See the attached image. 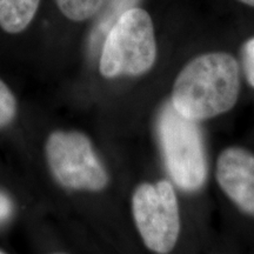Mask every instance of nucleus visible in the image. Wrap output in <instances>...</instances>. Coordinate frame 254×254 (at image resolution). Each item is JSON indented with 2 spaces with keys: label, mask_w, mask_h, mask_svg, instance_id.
<instances>
[{
  "label": "nucleus",
  "mask_w": 254,
  "mask_h": 254,
  "mask_svg": "<svg viewBox=\"0 0 254 254\" xmlns=\"http://www.w3.org/2000/svg\"><path fill=\"white\" fill-rule=\"evenodd\" d=\"M243 64L245 75L251 86L254 87V37L250 38L243 47Z\"/></svg>",
  "instance_id": "11"
},
{
  "label": "nucleus",
  "mask_w": 254,
  "mask_h": 254,
  "mask_svg": "<svg viewBox=\"0 0 254 254\" xmlns=\"http://www.w3.org/2000/svg\"><path fill=\"white\" fill-rule=\"evenodd\" d=\"M239 64L224 52L206 53L187 64L174 82L171 104L195 122L217 117L237 103Z\"/></svg>",
  "instance_id": "1"
},
{
  "label": "nucleus",
  "mask_w": 254,
  "mask_h": 254,
  "mask_svg": "<svg viewBox=\"0 0 254 254\" xmlns=\"http://www.w3.org/2000/svg\"><path fill=\"white\" fill-rule=\"evenodd\" d=\"M138 0H110L103 14L98 19L97 25L92 31L90 38V51L92 55H97L103 45L105 37L109 33L110 28L118 20L120 15L125 13L127 9L135 7Z\"/></svg>",
  "instance_id": "8"
},
{
  "label": "nucleus",
  "mask_w": 254,
  "mask_h": 254,
  "mask_svg": "<svg viewBox=\"0 0 254 254\" xmlns=\"http://www.w3.org/2000/svg\"><path fill=\"white\" fill-rule=\"evenodd\" d=\"M157 58V41L150 14L132 7L120 15L101 45L99 68L106 78L140 75Z\"/></svg>",
  "instance_id": "2"
},
{
  "label": "nucleus",
  "mask_w": 254,
  "mask_h": 254,
  "mask_svg": "<svg viewBox=\"0 0 254 254\" xmlns=\"http://www.w3.org/2000/svg\"><path fill=\"white\" fill-rule=\"evenodd\" d=\"M133 218L147 249L168 253L176 246L180 215L174 189L168 180L141 184L132 199Z\"/></svg>",
  "instance_id": "5"
},
{
  "label": "nucleus",
  "mask_w": 254,
  "mask_h": 254,
  "mask_svg": "<svg viewBox=\"0 0 254 254\" xmlns=\"http://www.w3.org/2000/svg\"><path fill=\"white\" fill-rule=\"evenodd\" d=\"M239 1L243 2V4H246V5L254 7V0H239Z\"/></svg>",
  "instance_id": "13"
},
{
  "label": "nucleus",
  "mask_w": 254,
  "mask_h": 254,
  "mask_svg": "<svg viewBox=\"0 0 254 254\" xmlns=\"http://www.w3.org/2000/svg\"><path fill=\"white\" fill-rule=\"evenodd\" d=\"M158 132L173 182L189 192L201 189L207 177V163L198 122L184 117L167 103L159 116Z\"/></svg>",
  "instance_id": "3"
},
{
  "label": "nucleus",
  "mask_w": 254,
  "mask_h": 254,
  "mask_svg": "<svg viewBox=\"0 0 254 254\" xmlns=\"http://www.w3.org/2000/svg\"><path fill=\"white\" fill-rule=\"evenodd\" d=\"M17 114V101L13 93L0 80V128L12 123Z\"/></svg>",
  "instance_id": "10"
},
{
  "label": "nucleus",
  "mask_w": 254,
  "mask_h": 254,
  "mask_svg": "<svg viewBox=\"0 0 254 254\" xmlns=\"http://www.w3.org/2000/svg\"><path fill=\"white\" fill-rule=\"evenodd\" d=\"M60 12L73 21L87 20L98 13L106 0H55Z\"/></svg>",
  "instance_id": "9"
},
{
  "label": "nucleus",
  "mask_w": 254,
  "mask_h": 254,
  "mask_svg": "<svg viewBox=\"0 0 254 254\" xmlns=\"http://www.w3.org/2000/svg\"><path fill=\"white\" fill-rule=\"evenodd\" d=\"M40 0H0V27L11 34L26 30Z\"/></svg>",
  "instance_id": "7"
},
{
  "label": "nucleus",
  "mask_w": 254,
  "mask_h": 254,
  "mask_svg": "<svg viewBox=\"0 0 254 254\" xmlns=\"http://www.w3.org/2000/svg\"><path fill=\"white\" fill-rule=\"evenodd\" d=\"M12 206L9 199L2 193H0V220H4V219L8 218V215L11 214Z\"/></svg>",
  "instance_id": "12"
},
{
  "label": "nucleus",
  "mask_w": 254,
  "mask_h": 254,
  "mask_svg": "<svg viewBox=\"0 0 254 254\" xmlns=\"http://www.w3.org/2000/svg\"><path fill=\"white\" fill-rule=\"evenodd\" d=\"M2 253H4V251H1V250H0V254H2Z\"/></svg>",
  "instance_id": "14"
},
{
  "label": "nucleus",
  "mask_w": 254,
  "mask_h": 254,
  "mask_svg": "<svg viewBox=\"0 0 254 254\" xmlns=\"http://www.w3.org/2000/svg\"><path fill=\"white\" fill-rule=\"evenodd\" d=\"M217 180L232 201L254 217V155L239 147H230L219 155Z\"/></svg>",
  "instance_id": "6"
},
{
  "label": "nucleus",
  "mask_w": 254,
  "mask_h": 254,
  "mask_svg": "<svg viewBox=\"0 0 254 254\" xmlns=\"http://www.w3.org/2000/svg\"><path fill=\"white\" fill-rule=\"evenodd\" d=\"M46 158L53 178L65 189L101 190L109 183L91 140L80 132H53L46 142Z\"/></svg>",
  "instance_id": "4"
}]
</instances>
